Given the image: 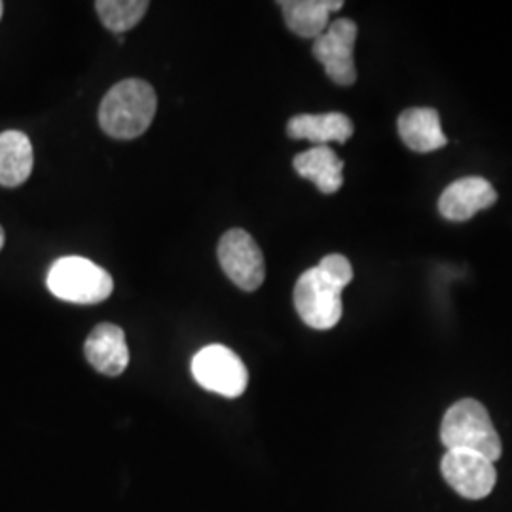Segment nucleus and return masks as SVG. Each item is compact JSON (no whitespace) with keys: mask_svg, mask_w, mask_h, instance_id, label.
Instances as JSON below:
<instances>
[{"mask_svg":"<svg viewBox=\"0 0 512 512\" xmlns=\"http://www.w3.org/2000/svg\"><path fill=\"white\" fill-rule=\"evenodd\" d=\"M219 262L230 281L247 293L256 291L266 277L262 251L245 230H228L220 238Z\"/></svg>","mask_w":512,"mask_h":512,"instance_id":"6","label":"nucleus"},{"mask_svg":"<svg viewBox=\"0 0 512 512\" xmlns=\"http://www.w3.org/2000/svg\"><path fill=\"white\" fill-rule=\"evenodd\" d=\"M444 480L465 499H484L494 490L495 463L475 452L448 450L440 463Z\"/></svg>","mask_w":512,"mask_h":512,"instance_id":"8","label":"nucleus"},{"mask_svg":"<svg viewBox=\"0 0 512 512\" xmlns=\"http://www.w3.org/2000/svg\"><path fill=\"white\" fill-rule=\"evenodd\" d=\"M353 279V268L342 255L325 256L300 275L294 287V308L300 319L317 330H329L342 319V291Z\"/></svg>","mask_w":512,"mask_h":512,"instance_id":"1","label":"nucleus"},{"mask_svg":"<svg viewBox=\"0 0 512 512\" xmlns=\"http://www.w3.org/2000/svg\"><path fill=\"white\" fill-rule=\"evenodd\" d=\"M2 12H4V4L0 2V18H2Z\"/></svg>","mask_w":512,"mask_h":512,"instance_id":"18","label":"nucleus"},{"mask_svg":"<svg viewBox=\"0 0 512 512\" xmlns=\"http://www.w3.org/2000/svg\"><path fill=\"white\" fill-rule=\"evenodd\" d=\"M90 365L105 376H120L129 365V349L124 330L110 323L97 325L86 340Z\"/></svg>","mask_w":512,"mask_h":512,"instance_id":"10","label":"nucleus"},{"mask_svg":"<svg viewBox=\"0 0 512 512\" xmlns=\"http://www.w3.org/2000/svg\"><path fill=\"white\" fill-rule=\"evenodd\" d=\"M46 283L50 293L73 304H99L114 291L109 272L84 256H63L55 260Z\"/></svg>","mask_w":512,"mask_h":512,"instance_id":"4","label":"nucleus"},{"mask_svg":"<svg viewBox=\"0 0 512 512\" xmlns=\"http://www.w3.org/2000/svg\"><path fill=\"white\" fill-rule=\"evenodd\" d=\"M440 439L448 450L475 452L494 463L503 452L488 410L475 399H463L448 408L440 425Z\"/></svg>","mask_w":512,"mask_h":512,"instance_id":"3","label":"nucleus"},{"mask_svg":"<svg viewBox=\"0 0 512 512\" xmlns=\"http://www.w3.org/2000/svg\"><path fill=\"white\" fill-rule=\"evenodd\" d=\"M293 165L300 177L311 181L323 194H334L344 184V162L327 145L294 156Z\"/></svg>","mask_w":512,"mask_h":512,"instance_id":"13","label":"nucleus"},{"mask_svg":"<svg viewBox=\"0 0 512 512\" xmlns=\"http://www.w3.org/2000/svg\"><path fill=\"white\" fill-rule=\"evenodd\" d=\"M33 164V145L23 131L8 129L0 133V186L16 188L25 183Z\"/></svg>","mask_w":512,"mask_h":512,"instance_id":"14","label":"nucleus"},{"mask_svg":"<svg viewBox=\"0 0 512 512\" xmlns=\"http://www.w3.org/2000/svg\"><path fill=\"white\" fill-rule=\"evenodd\" d=\"M497 200L494 186L482 177H467L450 184L439 200L440 215L444 219L469 220L476 213L488 209Z\"/></svg>","mask_w":512,"mask_h":512,"instance_id":"9","label":"nucleus"},{"mask_svg":"<svg viewBox=\"0 0 512 512\" xmlns=\"http://www.w3.org/2000/svg\"><path fill=\"white\" fill-rule=\"evenodd\" d=\"M357 25L351 19L330 21L329 29L313 42V57L325 67V73L338 86H351L357 80L353 48Z\"/></svg>","mask_w":512,"mask_h":512,"instance_id":"7","label":"nucleus"},{"mask_svg":"<svg viewBox=\"0 0 512 512\" xmlns=\"http://www.w3.org/2000/svg\"><path fill=\"white\" fill-rule=\"evenodd\" d=\"M95 10L105 27L112 33H126L133 29L148 10L147 0H99Z\"/></svg>","mask_w":512,"mask_h":512,"instance_id":"16","label":"nucleus"},{"mask_svg":"<svg viewBox=\"0 0 512 512\" xmlns=\"http://www.w3.org/2000/svg\"><path fill=\"white\" fill-rule=\"evenodd\" d=\"M192 376L203 389L226 399L243 395L249 384V372L232 349L220 344L207 346L192 359Z\"/></svg>","mask_w":512,"mask_h":512,"instance_id":"5","label":"nucleus"},{"mask_svg":"<svg viewBox=\"0 0 512 512\" xmlns=\"http://www.w3.org/2000/svg\"><path fill=\"white\" fill-rule=\"evenodd\" d=\"M285 23L294 35L319 38L330 25V14L338 12L342 0H283L279 2Z\"/></svg>","mask_w":512,"mask_h":512,"instance_id":"12","label":"nucleus"},{"mask_svg":"<svg viewBox=\"0 0 512 512\" xmlns=\"http://www.w3.org/2000/svg\"><path fill=\"white\" fill-rule=\"evenodd\" d=\"M2 247H4V230L0 226V251H2Z\"/></svg>","mask_w":512,"mask_h":512,"instance_id":"17","label":"nucleus"},{"mask_svg":"<svg viewBox=\"0 0 512 512\" xmlns=\"http://www.w3.org/2000/svg\"><path fill=\"white\" fill-rule=\"evenodd\" d=\"M158 109L154 88L145 80H122L110 88L99 107V124L114 139L143 135Z\"/></svg>","mask_w":512,"mask_h":512,"instance_id":"2","label":"nucleus"},{"mask_svg":"<svg viewBox=\"0 0 512 512\" xmlns=\"http://www.w3.org/2000/svg\"><path fill=\"white\" fill-rule=\"evenodd\" d=\"M287 133L291 139H306L317 145L346 143L353 135V122L342 112L298 114L289 120Z\"/></svg>","mask_w":512,"mask_h":512,"instance_id":"11","label":"nucleus"},{"mask_svg":"<svg viewBox=\"0 0 512 512\" xmlns=\"http://www.w3.org/2000/svg\"><path fill=\"white\" fill-rule=\"evenodd\" d=\"M399 135L414 152H433L448 143L440 128L439 112L433 109H408L399 116Z\"/></svg>","mask_w":512,"mask_h":512,"instance_id":"15","label":"nucleus"}]
</instances>
